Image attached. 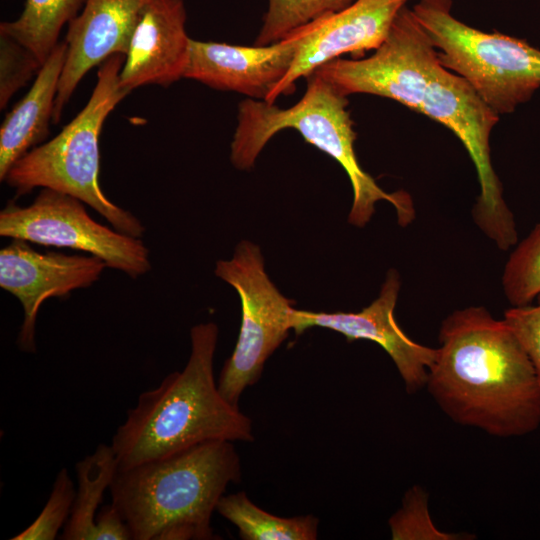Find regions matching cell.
<instances>
[{"mask_svg": "<svg viewBox=\"0 0 540 540\" xmlns=\"http://www.w3.org/2000/svg\"><path fill=\"white\" fill-rule=\"evenodd\" d=\"M112 445L99 444L95 451L75 464L77 489L68 521L60 539L94 540L97 510L118 471Z\"/></svg>", "mask_w": 540, "mask_h": 540, "instance_id": "17", "label": "cell"}, {"mask_svg": "<svg viewBox=\"0 0 540 540\" xmlns=\"http://www.w3.org/2000/svg\"><path fill=\"white\" fill-rule=\"evenodd\" d=\"M216 511L234 524L243 540H315L319 520L313 515L284 518L255 505L244 491L223 495Z\"/></svg>", "mask_w": 540, "mask_h": 540, "instance_id": "18", "label": "cell"}, {"mask_svg": "<svg viewBox=\"0 0 540 540\" xmlns=\"http://www.w3.org/2000/svg\"><path fill=\"white\" fill-rule=\"evenodd\" d=\"M536 305L507 309L504 321L516 335L540 379V294Z\"/></svg>", "mask_w": 540, "mask_h": 540, "instance_id": "25", "label": "cell"}, {"mask_svg": "<svg viewBox=\"0 0 540 540\" xmlns=\"http://www.w3.org/2000/svg\"><path fill=\"white\" fill-rule=\"evenodd\" d=\"M67 45L59 42L42 65L32 86L6 115L0 128V180L49 133L59 79L65 64Z\"/></svg>", "mask_w": 540, "mask_h": 540, "instance_id": "16", "label": "cell"}, {"mask_svg": "<svg viewBox=\"0 0 540 540\" xmlns=\"http://www.w3.org/2000/svg\"><path fill=\"white\" fill-rule=\"evenodd\" d=\"M107 267L93 255L39 252L30 242L12 239L0 250V287L22 305L24 318L17 337L19 349L36 352V322L41 305L49 298H65L88 288Z\"/></svg>", "mask_w": 540, "mask_h": 540, "instance_id": "10", "label": "cell"}, {"mask_svg": "<svg viewBox=\"0 0 540 540\" xmlns=\"http://www.w3.org/2000/svg\"><path fill=\"white\" fill-rule=\"evenodd\" d=\"M215 274L241 301L239 336L217 382L224 399L238 406L244 390L259 380L266 360L288 337L295 308L272 283L260 248L250 241H241L230 260H219Z\"/></svg>", "mask_w": 540, "mask_h": 540, "instance_id": "8", "label": "cell"}, {"mask_svg": "<svg viewBox=\"0 0 540 540\" xmlns=\"http://www.w3.org/2000/svg\"><path fill=\"white\" fill-rule=\"evenodd\" d=\"M426 387L455 423L508 438L540 426V379L508 324L482 306L441 323Z\"/></svg>", "mask_w": 540, "mask_h": 540, "instance_id": "2", "label": "cell"}, {"mask_svg": "<svg viewBox=\"0 0 540 540\" xmlns=\"http://www.w3.org/2000/svg\"><path fill=\"white\" fill-rule=\"evenodd\" d=\"M502 286L514 307L530 305L540 294V223L511 253L504 267Z\"/></svg>", "mask_w": 540, "mask_h": 540, "instance_id": "21", "label": "cell"}, {"mask_svg": "<svg viewBox=\"0 0 540 540\" xmlns=\"http://www.w3.org/2000/svg\"><path fill=\"white\" fill-rule=\"evenodd\" d=\"M303 97L293 106L281 108L275 103L247 98L238 106L237 126L231 142L230 159L240 170L252 168L271 138L284 129L298 131L345 170L353 190L348 222L364 227L375 213V203L385 200L393 205L399 225L415 219L411 196L404 190L388 193L365 172L354 150L356 133L347 109L348 96L316 72L307 78Z\"/></svg>", "mask_w": 540, "mask_h": 540, "instance_id": "5", "label": "cell"}, {"mask_svg": "<svg viewBox=\"0 0 540 540\" xmlns=\"http://www.w3.org/2000/svg\"><path fill=\"white\" fill-rule=\"evenodd\" d=\"M409 0H355L346 8L296 30L300 33L296 58L287 75L265 101L275 103L295 90L300 78L345 54L354 59L377 49L386 39L400 10Z\"/></svg>", "mask_w": 540, "mask_h": 540, "instance_id": "11", "label": "cell"}, {"mask_svg": "<svg viewBox=\"0 0 540 540\" xmlns=\"http://www.w3.org/2000/svg\"><path fill=\"white\" fill-rule=\"evenodd\" d=\"M412 11L441 64L497 115L512 113L540 88V50L527 40L467 25L453 16L452 0H418Z\"/></svg>", "mask_w": 540, "mask_h": 540, "instance_id": "7", "label": "cell"}, {"mask_svg": "<svg viewBox=\"0 0 540 540\" xmlns=\"http://www.w3.org/2000/svg\"><path fill=\"white\" fill-rule=\"evenodd\" d=\"M42 63L22 43L0 32V108H6L11 97L37 76Z\"/></svg>", "mask_w": 540, "mask_h": 540, "instance_id": "23", "label": "cell"}, {"mask_svg": "<svg viewBox=\"0 0 540 540\" xmlns=\"http://www.w3.org/2000/svg\"><path fill=\"white\" fill-rule=\"evenodd\" d=\"M85 205L69 194L42 188L27 206L14 200L5 205L0 211V235L82 251L134 279L149 272V250L141 238L96 222Z\"/></svg>", "mask_w": 540, "mask_h": 540, "instance_id": "9", "label": "cell"}, {"mask_svg": "<svg viewBox=\"0 0 540 540\" xmlns=\"http://www.w3.org/2000/svg\"><path fill=\"white\" fill-rule=\"evenodd\" d=\"M85 0H26L20 16L3 21L0 32L26 46L44 64L62 28L81 11Z\"/></svg>", "mask_w": 540, "mask_h": 540, "instance_id": "19", "label": "cell"}, {"mask_svg": "<svg viewBox=\"0 0 540 540\" xmlns=\"http://www.w3.org/2000/svg\"><path fill=\"white\" fill-rule=\"evenodd\" d=\"M186 19L183 0H150L124 56L119 75L124 90L166 87L184 78L192 40L186 32Z\"/></svg>", "mask_w": 540, "mask_h": 540, "instance_id": "15", "label": "cell"}, {"mask_svg": "<svg viewBox=\"0 0 540 540\" xmlns=\"http://www.w3.org/2000/svg\"><path fill=\"white\" fill-rule=\"evenodd\" d=\"M391 536L401 539H454L436 529L427 510V495L414 487L405 495L403 506L390 519Z\"/></svg>", "mask_w": 540, "mask_h": 540, "instance_id": "24", "label": "cell"}, {"mask_svg": "<svg viewBox=\"0 0 540 540\" xmlns=\"http://www.w3.org/2000/svg\"><path fill=\"white\" fill-rule=\"evenodd\" d=\"M76 489L66 470L62 468L53 482L49 498L38 517L12 540H54L69 519Z\"/></svg>", "mask_w": 540, "mask_h": 540, "instance_id": "22", "label": "cell"}, {"mask_svg": "<svg viewBox=\"0 0 540 540\" xmlns=\"http://www.w3.org/2000/svg\"><path fill=\"white\" fill-rule=\"evenodd\" d=\"M150 0H85L68 24L65 64L59 79L52 122L57 124L82 78L114 54H125Z\"/></svg>", "mask_w": 540, "mask_h": 540, "instance_id": "14", "label": "cell"}, {"mask_svg": "<svg viewBox=\"0 0 540 540\" xmlns=\"http://www.w3.org/2000/svg\"><path fill=\"white\" fill-rule=\"evenodd\" d=\"M94 540H130L129 527L120 512L111 503L104 505L95 520Z\"/></svg>", "mask_w": 540, "mask_h": 540, "instance_id": "26", "label": "cell"}, {"mask_svg": "<svg viewBox=\"0 0 540 540\" xmlns=\"http://www.w3.org/2000/svg\"><path fill=\"white\" fill-rule=\"evenodd\" d=\"M240 479L233 442L218 440L118 468L109 490L132 540H211L213 512Z\"/></svg>", "mask_w": 540, "mask_h": 540, "instance_id": "4", "label": "cell"}, {"mask_svg": "<svg viewBox=\"0 0 540 540\" xmlns=\"http://www.w3.org/2000/svg\"><path fill=\"white\" fill-rule=\"evenodd\" d=\"M355 0H268L255 45L278 42L296 29L336 13Z\"/></svg>", "mask_w": 540, "mask_h": 540, "instance_id": "20", "label": "cell"}, {"mask_svg": "<svg viewBox=\"0 0 540 540\" xmlns=\"http://www.w3.org/2000/svg\"><path fill=\"white\" fill-rule=\"evenodd\" d=\"M124 55L114 54L99 65L97 82L83 109L50 141L22 158L7 173L6 182L17 196L35 188H50L92 207L111 226L141 238L145 227L130 211L113 203L99 182V138L108 115L129 93L120 86Z\"/></svg>", "mask_w": 540, "mask_h": 540, "instance_id": "6", "label": "cell"}, {"mask_svg": "<svg viewBox=\"0 0 540 540\" xmlns=\"http://www.w3.org/2000/svg\"><path fill=\"white\" fill-rule=\"evenodd\" d=\"M401 282L390 269L378 297L359 312H313L294 309L292 330L296 335L312 327L342 334L348 342L369 340L380 345L394 362L408 393L426 386L436 348L413 341L397 324L394 310Z\"/></svg>", "mask_w": 540, "mask_h": 540, "instance_id": "12", "label": "cell"}, {"mask_svg": "<svg viewBox=\"0 0 540 540\" xmlns=\"http://www.w3.org/2000/svg\"><path fill=\"white\" fill-rule=\"evenodd\" d=\"M314 72L343 95L389 98L448 128L477 171L480 194L472 209L474 222L501 250L517 243L514 216L490 156V135L499 115L463 77L441 64L412 9L400 10L386 39L369 57L336 58Z\"/></svg>", "mask_w": 540, "mask_h": 540, "instance_id": "1", "label": "cell"}, {"mask_svg": "<svg viewBox=\"0 0 540 540\" xmlns=\"http://www.w3.org/2000/svg\"><path fill=\"white\" fill-rule=\"evenodd\" d=\"M190 339L191 353L183 370L142 392L116 429L111 445L119 469L211 441H254L251 420L224 399L214 378L217 325L193 326Z\"/></svg>", "mask_w": 540, "mask_h": 540, "instance_id": "3", "label": "cell"}, {"mask_svg": "<svg viewBox=\"0 0 540 540\" xmlns=\"http://www.w3.org/2000/svg\"><path fill=\"white\" fill-rule=\"evenodd\" d=\"M299 42L298 30L269 45L240 46L192 39L184 78L265 101L289 72Z\"/></svg>", "mask_w": 540, "mask_h": 540, "instance_id": "13", "label": "cell"}]
</instances>
